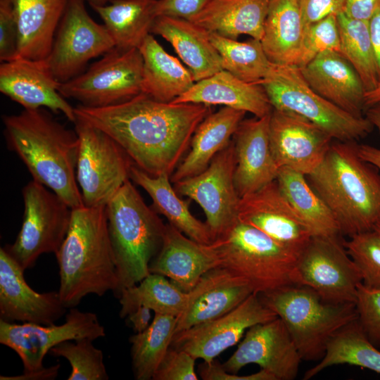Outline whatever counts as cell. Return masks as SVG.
<instances>
[{
  "mask_svg": "<svg viewBox=\"0 0 380 380\" xmlns=\"http://www.w3.org/2000/svg\"><path fill=\"white\" fill-rule=\"evenodd\" d=\"M211 110V106L160 102L144 93L106 107L75 108L76 119L108 134L134 165L151 176L172 175Z\"/></svg>",
  "mask_w": 380,
  "mask_h": 380,
  "instance_id": "obj_1",
  "label": "cell"
},
{
  "mask_svg": "<svg viewBox=\"0 0 380 380\" xmlns=\"http://www.w3.org/2000/svg\"><path fill=\"white\" fill-rule=\"evenodd\" d=\"M343 246L360 272L362 283L380 289V234L374 229L357 233Z\"/></svg>",
  "mask_w": 380,
  "mask_h": 380,
  "instance_id": "obj_42",
  "label": "cell"
},
{
  "mask_svg": "<svg viewBox=\"0 0 380 380\" xmlns=\"http://www.w3.org/2000/svg\"><path fill=\"white\" fill-rule=\"evenodd\" d=\"M151 310L146 306H139L128 315V320L135 333L144 331L151 323Z\"/></svg>",
  "mask_w": 380,
  "mask_h": 380,
  "instance_id": "obj_52",
  "label": "cell"
},
{
  "mask_svg": "<svg viewBox=\"0 0 380 380\" xmlns=\"http://www.w3.org/2000/svg\"><path fill=\"white\" fill-rule=\"evenodd\" d=\"M355 307L361 328L371 343L380 348V289L359 284Z\"/></svg>",
  "mask_w": 380,
  "mask_h": 380,
  "instance_id": "obj_44",
  "label": "cell"
},
{
  "mask_svg": "<svg viewBox=\"0 0 380 380\" xmlns=\"http://www.w3.org/2000/svg\"><path fill=\"white\" fill-rule=\"evenodd\" d=\"M151 33L167 41L189 68L195 82L222 70L221 57L212 43L210 32L185 19L158 16Z\"/></svg>",
  "mask_w": 380,
  "mask_h": 380,
  "instance_id": "obj_28",
  "label": "cell"
},
{
  "mask_svg": "<svg viewBox=\"0 0 380 380\" xmlns=\"http://www.w3.org/2000/svg\"><path fill=\"white\" fill-rule=\"evenodd\" d=\"M209 0H157L156 17L167 16L189 20L199 13Z\"/></svg>",
  "mask_w": 380,
  "mask_h": 380,
  "instance_id": "obj_48",
  "label": "cell"
},
{
  "mask_svg": "<svg viewBox=\"0 0 380 380\" xmlns=\"http://www.w3.org/2000/svg\"><path fill=\"white\" fill-rule=\"evenodd\" d=\"M220 265L211 244L196 242L169 223L160 250L151 262L149 270L170 278L188 293L205 273Z\"/></svg>",
  "mask_w": 380,
  "mask_h": 380,
  "instance_id": "obj_24",
  "label": "cell"
},
{
  "mask_svg": "<svg viewBox=\"0 0 380 380\" xmlns=\"http://www.w3.org/2000/svg\"><path fill=\"white\" fill-rule=\"evenodd\" d=\"M120 317H125L139 306L155 313L178 317L184 310L189 293L170 282L167 277L150 273L137 284L123 289L118 296Z\"/></svg>",
  "mask_w": 380,
  "mask_h": 380,
  "instance_id": "obj_37",
  "label": "cell"
},
{
  "mask_svg": "<svg viewBox=\"0 0 380 380\" xmlns=\"http://www.w3.org/2000/svg\"><path fill=\"white\" fill-rule=\"evenodd\" d=\"M79 137L76 178L84 206H106L130 179L133 162L108 134L76 119Z\"/></svg>",
  "mask_w": 380,
  "mask_h": 380,
  "instance_id": "obj_10",
  "label": "cell"
},
{
  "mask_svg": "<svg viewBox=\"0 0 380 380\" xmlns=\"http://www.w3.org/2000/svg\"><path fill=\"white\" fill-rule=\"evenodd\" d=\"M105 336V328L95 313L82 312L75 307L70 308L65 322L60 325L16 324L0 319V343L18 355L23 372L44 367L45 355L63 341L83 338L94 341Z\"/></svg>",
  "mask_w": 380,
  "mask_h": 380,
  "instance_id": "obj_15",
  "label": "cell"
},
{
  "mask_svg": "<svg viewBox=\"0 0 380 380\" xmlns=\"http://www.w3.org/2000/svg\"><path fill=\"white\" fill-rule=\"evenodd\" d=\"M84 1H87L90 6L91 5H106L107 3H110L113 1L115 0H84Z\"/></svg>",
  "mask_w": 380,
  "mask_h": 380,
  "instance_id": "obj_57",
  "label": "cell"
},
{
  "mask_svg": "<svg viewBox=\"0 0 380 380\" xmlns=\"http://www.w3.org/2000/svg\"><path fill=\"white\" fill-rule=\"evenodd\" d=\"M61 83L44 60L15 58L0 65V91L25 109L48 108L73 123V108L60 93Z\"/></svg>",
  "mask_w": 380,
  "mask_h": 380,
  "instance_id": "obj_20",
  "label": "cell"
},
{
  "mask_svg": "<svg viewBox=\"0 0 380 380\" xmlns=\"http://www.w3.org/2000/svg\"><path fill=\"white\" fill-rule=\"evenodd\" d=\"M115 48L104 25L87 13L84 0H68L45 59L53 77L65 82L81 74L86 64Z\"/></svg>",
  "mask_w": 380,
  "mask_h": 380,
  "instance_id": "obj_13",
  "label": "cell"
},
{
  "mask_svg": "<svg viewBox=\"0 0 380 380\" xmlns=\"http://www.w3.org/2000/svg\"><path fill=\"white\" fill-rule=\"evenodd\" d=\"M176 325V317L155 313L144 331L130 336L132 364L136 379H153L171 346Z\"/></svg>",
  "mask_w": 380,
  "mask_h": 380,
  "instance_id": "obj_38",
  "label": "cell"
},
{
  "mask_svg": "<svg viewBox=\"0 0 380 380\" xmlns=\"http://www.w3.org/2000/svg\"><path fill=\"white\" fill-rule=\"evenodd\" d=\"M365 117L380 134V102L365 108Z\"/></svg>",
  "mask_w": 380,
  "mask_h": 380,
  "instance_id": "obj_55",
  "label": "cell"
},
{
  "mask_svg": "<svg viewBox=\"0 0 380 380\" xmlns=\"http://www.w3.org/2000/svg\"><path fill=\"white\" fill-rule=\"evenodd\" d=\"M301 360L288 329L277 317L250 327L236 351L222 365L227 372L236 374L246 365L257 364L275 380H293Z\"/></svg>",
  "mask_w": 380,
  "mask_h": 380,
  "instance_id": "obj_18",
  "label": "cell"
},
{
  "mask_svg": "<svg viewBox=\"0 0 380 380\" xmlns=\"http://www.w3.org/2000/svg\"><path fill=\"white\" fill-rule=\"evenodd\" d=\"M246 112L224 106L205 117L191 140V149L170 176L174 184L204 171L232 141Z\"/></svg>",
  "mask_w": 380,
  "mask_h": 380,
  "instance_id": "obj_29",
  "label": "cell"
},
{
  "mask_svg": "<svg viewBox=\"0 0 380 380\" xmlns=\"http://www.w3.org/2000/svg\"><path fill=\"white\" fill-rule=\"evenodd\" d=\"M219 52L223 70L249 83H259L270 73L274 63L265 53L261 42L251 39L241 42L210 32Z\"/></svg>",
  "mask_w": 380,
  "mask_h": 380,
  "instance_id": "obj_39",
  "label": "cell"
},
{
  "mask_svg": "<svg viewBox=\"0 0 380 380\" xmlns=\"http://www.w3.org/2000/svg\"><path fill=\"white\" fill-rule=\"evenodd\" d=\"M7 144L32 179L57 194L72 209L84 205L76 178L79 137L46 108L24 109L4 115Z\"/></svg>",
  "mask_w": 380,
  "mask_h": 380,
  "instance_id": "obj_2",
  "label": "cell"
},
{
  "mask_svg": "<svg viewBox=\"0 0 380 380\" xmlns=\"http://www.w3.org/2000/svg\"><path fill=\"white\" fill-rule=\"evenodd\" d=\"M258 295L282 320L306 361L321 360L331 338L357 319L355 303H327L303 285L291 284Z\"/></svg>",
  "mask_w": 380,
  "mask_h": 380,
  "instance_id": "obj_6",
  "label": "cell"
},
{
  "mask_svg": "<svg viewBox=\"0 0 380 380\" xmlns=\"http://www.w3.org/2000/svg\"><path fill=\"white\" fill-rule=\"evenodd\" d=\"M380 102V84L374 89L365 93V107L367 108Z\"/></svg>",
  "mask_w": 380,
  "mask_h": 380,
  "instance_id": "obj_56",
  "label": "cell"
},
{
  "mask_svg": "<svg viewBox=\"0 0 380 380\" xmlns=\"http://www.w3.org/2000/svg\"><path fill=\"white\" fill-rule=\"evenodd\" d=\"M373 229L376 230L380 234V220L376 222Z\"/></svg>",
  "mask_w": 380,
  "mask_h": 380,
  "instance_id": "obj_58",
  "label": "cell"
},
{
  "mask_svg": "<svg viewBox=\"0 0 380 380\" xmlns=\"http://www.w3.org/2000/svg\"><path fill=\"white\" fill-rule=\"evenodd\" d=\"M196 358L170 346L153 375V380H197Z\"/></svg>",
  "mask_w": 380,
  "mask_h": 380,
  "instance_id": "obj_45",
  "label": "cell"
},
{
  "mask_svg": "<svg viewBox=\"0 0 380 380\" xmlns=\"http://www.w3.org/2000/svg\"><path fill=\"white\" fill-rule=\"evenodd\" d=\"M238 219L260 230L298 256L313 236L277 180L240 199Z\"/></svg>",
  "mask_w": 380,
  "mask_h": 380,
  "instance_id": "obj_19",
  "label": "cell"
},
{
  "mask_svg": "<svg viewBox=\"0 0 380 380\" xmlns=\"http://www.w3.org/2000/svg\"><path fill=\"white\" fill-rule=\"evenodd\" d=\"M22 194V227L14 243L4 248L25 271L41 255L58 253L69 229L72 208L33 179L23 187Z\"/></svg>",
  "mask_w": 380,
  "mask_h": 380,
  "instance_id": "obj_9",
  "label": "cell"
},
{
  "mask_svg": "<svg viewBox=\"0 0 380 380\" xmlns=\"http://www.w3.org/2000/svg\"><path fill=\"white\" fill-rule=\"evenodd\" d=\"M171 103L222 105L249 112L257 118L270 115L273 109L261 84L244 82L224 70L196 82Z\"/></svg>",
  "mask_w": 380,
  "mask_h": 380,
  "instance_id": "obj_26",
  "label": "cell"
},
{
  "mask_svg": "<svg viewBox=\"0 0 380 380\" xmlns=\"http://www.w3.org/2000/svg\"><path fill=\"white\" fill-rule=\"evenodd\" d=\"M61 367L60 364H56L49 367H42L41 369L30 372H23L19 376H1V380H53L58 374Z\"/></svg>",
  "mask_w": 380,
  "mask_h": 380,
  "instance_id": "obj_51",
  "label": "cell"
},
{
  "mask_svg": "<svg viewBox=\"0 0 380 380\" xmlns=\"http://www.w3.org/2000/svg\"><path fill=\"white\" fill-rule=\"evenodd\" d=\"M210 244L220 266L246 279L255 293L293 284L298 255L239 219Z\"/></svg>",
  "mask_w": 380,
  "mask_h": 380,
  "instance_id": "obj_7",
  "label": "cell"
},
{
  "mask_svg": "<svg viewBox=\"0 0 380 380\" xmlns=\"http://www.w3.org/2000/svg\"><path fill=\"white\" fill-rule=\"evenodd\" d=\"M129 177L148 193L153 201V209L165 216L170 224L196 242H213L208 224L191 214L189 203L172 188L170 175L151 176L132 163Z\"/></svg>",
  "mask_w": 380,
  "mask_h": 380,
  "instance_id": "obj_33",
  "label": "cell"
},
{
  "mask_svg": "<svg viewBox=\"0 0 380 380\" xmlns=\"http://www.w3.org/2000/svg\"><path fill=\"white\" fill-rule=\"evenodd\" d=\"M68 1L11 0L18 26L16 58H47Z\"/></svg>",
  "mask_w": 380,
  "mask_h": 380,
  "instance_id": "obj_27",
  "label": "cell"
},
{
  "mask_svg": "<svg viewBox=\"0 0 380 380\" xmlns=\"http://www.w3.org/2000/svg\"><path fill=\"white\" fill-rule=\"evenodd\" d=\"M198 371L204 380H275L271 374L262 369L258 372L246 376L231 374L215 360L209 362H204L200 365Z\"/></svg>",
  "mask_w": 380,
  "mask_h": 380,
  "instance_id": "obj_49",
  "label": "cell"
},
{
  "mask_svg": "<svg viewBox=\"0 0 380 380\" xmlns=\"http://www.w3.org/2000/svg\"><path fill=\"white\" fill-rule=\"evenodd\" d=\"M305 30L298 0H272L260 40L269 60L298 67Z\"/></svg>",
  "mask_w": 380,
  "mask_h": 380,
  "instance_id": "obj_31",
  "label": "cell"
},
{
  "mask_svg": "<svg viewBox=\"0 0 380 380\" xmlns=\"http://www.w3.org/2000/svg\"><path fill=\"white\" fill-rule=\"evenodd\" d=\"M345 364L380 374V350L368 339L357 319L345 325L331 338L324 356L318 364L306 371L303 379H310L327 367Z\"/></svg>",
  "mask_w": 380,
  "mask_h": 380,
  "instance_id": "obj_36",
  "label": "cell"
},
{
  "mask_svg": "<svg viewBox=\"0 0 380 380\" xmlns=\"http://www.w3.org/2000/svg\"><path fill=\"white\" fill-rule=\"evenodd\" d=\"M25 270L4 249L0 248V317L43 325L54 324L67 308L58 291L38 293L26 282Z\"/></svg>",
  "mask_w": 380,
  "mask_h": 380,
  "instance_id": "obj_21",
  "label": "cell"
},
{
  "mask_svg": "<svg viewBox=\"0 0 380 380\" xmlns=\"http://www.w3.org/2000/svg\"><path fill=\"white\" fill-rule=\"evenodd\" d=\"M272 0H209L189 21L209 32L236 39L241 34L261 40Z\"/></svg>",
  "mask_w": 380,
  "mask_h": 380,
  "instance_id": "obj_30",
  "label": "cell"
},
{
  "mask_svg": "<svg viewBox=\"0 0 380 380\" xmlns=\"http://www.w3.org/2000/svg\"><path fill=\"white\" fill-rule=\"evenodd\" d=\"M341 38L340 53L360 77L366 92L379 84L369 22L353 19L343 12L337 15Z\"/></svg>",
  "mask_w": 380,
  "mask_h": 380,
  "instance_id": "obj_40",
  "label": "cell"
},
{
  "mask_svg": "<svg viewBox=\"0 0 380 380\" xmlns=\"http://www.w3.org/2000/svg\"><path fill=\"white\" fill-rule=\"evenodd\" d=\"M341 38L337 15H331L305 28L303 48L299 68L325 51L340 53Z\"/></svg>",
  "mask_w": 380,
  "mask_h": 380,
  "instance_id": "obj_43",
  "label": "cell"
},
{
  "mask_svg": "<svg viewBox=\"0 0 380 380\" xmlns=\"http://www.w3.org/2000/svg\"><path fill=\"white\" fill-rule=\"evenodd\" d=\"M188 293L186 306L177 317L175 334L227 313L254 292L243 277L219 266L205 273Z\"/></svg>",
  "mask_w": 380,
  "mask_h": 380,
  "instance_id": "obj_22",
  "label": "cell"
},
{
  "mask_svg": "<svg viewBox=\"0 0 380 380\" xmlns=\"http://www.w3.org/2000/svg\"><path fill=\"white\" fill-rule=\"evenodd\" d=\"M380 6V0H346L343 13L350 18L369 22Z\"/></svg>",
  "mask_w": 380,
  "mask_h": 380,
  "instance_id": "obj_50",
  "label": "cell"
},
{
  "mask_svg": "<svg viewBox=\"0 0 380 380\" xmlns=\"http://www.w3.org/2000/svg\"><path fill=\"white\" fill-rule=\"evenodd\" d=\"M346 0H298L305 28L329 15L342 13Z\"/></svg>",
  "mask_w": 380,
  "mask_h": 380,
  "instance_id": "obj_47",
  "label": "cell"
},
{
  "mask_svg": "<svg viewBox=\"0 0 380 380\" xmlns=\"http://www.w3.org/2000/svg\"><path fill=\"white\" fill-rule=\"evenodd\" d=\"M143 58L139 49L113 48L87 71L61 83L65 98L91 108L122 103L142 93Z\"/></svg>",
  "mask_w": 380,
  "mask_h": 380,
  "instance_id": "obj_11",
  "label": "cell"
},
{
  "mask_svg": "<svg viewBox=\"0 0 380 380\" xmlns=\"http://www.w3.org/2000/svg\"><path fill=\"white\" fill-rule=\"evenodd\" d=\"M277 317L253 293L227 313L176 333L171 346L209 362L236 344L250 327Z\"/></svg>",
  "mask_w": 380,
  "mask_h": 380,
  "instance_id": "obj_16",
  "label": "cell"
},
{
  "mask_svg": "<svg viewBox=\"0 0 380 380\" xmlns=\"http://www.w3.org/2000/svg\"><path fill=\"white\" fill-rule=\"evenodd\" d=\"M18 26L11 0H0V61L16 58Z\"/></svg>",
  "mask_w": 380,
  "mask_h": 380,
  "instance_id": "obj_46",
  "label": "cell"
},
{
  "mask_svg": "<svg viewBox=\"0 0 380 380\" xmlns=\"http://www.w3.org/2000/svg\"><path fill=\"white\" fill-rule=\"evenodd\" d=\"M234 141L218 153L202 172L175 183L176 191L203 209L213 241L238 220L241 198L234 185Z\"/></svg>",
  "mask_w": 380,
  "mask_h": 380,
  "instance_id": "obj_14",
  "label": "cell"
},
{
  "mask_svg": "<svg viewBox=\"0 0 380 380\" xmlns=\"http://www.w3.org/2000/svg\"><path fill=\"white\" fill-rule=\"evenodd\" d=\"M307 179L349 236L374 229L380 220V174L362 159L355 141L332 142Z\"/></svg>",
  "mask_w": 380,
  "mask_h": 380,
  "instance_id": "obj_4",
  "label": "cell"
},
{
  "mask_svg": "<svg viewBox=\"0 0 380 380\" xmlns=\"http://www.w3.org/2000/svg\"><path fill=\"white\" fill-rule=\"evenodd\" d=\"M276 180L295 213L313 236H339L341 233L334 215L305 175L288 167H280Z\"/></svg>",
  "mask_w": 380,
  "mask_h": 380,
  "instance_id": "obj_35",
  "label": "cell"
},
{
  "mask_svg": "<svg viewBox=\"0 0 380 380\" xmlns=\"http://www.w3.org/2000/svg\"><path fill=\"white\" fill-rule=\"evenodd\" d=\"M143 58L142 93L170 103L196 82L189 70L169 54L150 34L139 48Z\"/></svg>",
  "mask_w": 380,
  "mask_h": 380,
  "instance_id": "obj_32",
  "label": "cell"
},
{
  "mask_svg": "<svg viewBox=\"0 0 380 380\" xmlns=\"http://www.w3.org/2000/svg\"><path fill=\"white\" fill-rule=\"evenodd\" d=\"M270 114L243 120L233 136L236 156L234 185L240 198L277 178L279 168L269 138Z\"/></svg>",
  "mask_w": 380,
  "mask_h": 380,
  "instance_id": "obj_23",
  "label": "cell"
},
{
  "mask_svg": "<svg viewBox=\"0 0 380 380\" xmlns=\"http://www.w3.org/2000/svg\"><path fill=\"white\" fill-rule=\"evenodd\" d=\"M108 230L118 286L115 295L139 283L162 246L166 224L128 179L106 205Z\"/></svg>",
  "mask_w": 380,
  "mask_h": 380,
  "instance_id": "obj_5",
  "label": "cell"
},
{
  "mask_svg": "<svg viewBox=\"0 0 380 380\" xmlns=\"http://www.w3.org/2000/svg\"><path fill=\"white\" fill-rule=\"evenodd\" d=\"M157 0H115L109 4L91 5L103 22L115 47L139 49L151 34L156 18Z\"/></svg>",
  "mask_w": 380,
  "mask_h": 380,
  "instance_id": "obj_34",
  "label": "cell"
},
{
  "mask_svg": "<svg viewBox=\"0 0 380 380\" xmlns=\"http://www.w3.org/2000/svg\"><path fill=\"white\" fill-rule=\"evenodd\" d=\"M274 109L291 112L315 124L334 139L355 141L374 128L365 116H354L316 93L296 65L274 63L259 83Z\"/></svg>",
  "mask_w": 380,
  "mask_h": 380,
  "instance_id": "obj_8",
  "label": "cell"
},
{
  "mask_svg": "<svg viewBox=\"0 0 380 380\" xmlns=\"http://www.w3.org/2000/svg\"><path fill=\"white\" fill-rule=\"evenodd\" d=\"M89 338L65 341L52 348L49 354L66 359L71 372L68 380H108L101 350L96 348Z\"/></svg>",
  "mask_w": 380,
  "mask_h": 380,
  "instance_id": "obj_41",
  "label": "cell"
},
{
  "mask_svg": "<svg viewBox=\"0 0 380 380\" xmlns=\"http://www.w3.org/2000/svg\"><path fill=\"white\" fill-rule=\"evenodd\" d=\"M269 138L277 167H288L305 176L320 165L334 139L305 118L274 108Z\"/></svg>",
  "mask_w": 380,
  "mask_h": 380,
  "instance_id": "obj_17",
  "label": "cell"
},
{
  "mask_svg": "<svg viewBox=\"0 0 380 380\" xmlns=\"http://www.w3.org/2000/svg\"><path fill=\"white\" fill-rule=\"evenodd\" d=\"M300 69L316 93L346 112L363 117L366 90L357 72L339 52L321 53Z\"/></svg>",
  "mask_w": 380,
  "mask_h": 380,
  "instance_id": "obj_25",
  "label": "cell"
},
{
  "mask_svg": "<svg viewBox=\"0 0 380 380\" xmlns=\"http://www.w3.org/2000/svg\"><path fill=\"white\" fill-rule=\"evenodd\" d=\"M359 156L380 170V149L367 144H357Z\"/></svg>",
  "mask_w": 380,
  "mask_h": 380,
  "instance_id": "obj_54",
  "label": "cell"
},
{
  "mask_svg": "<svg viewBox=\"0 0 380 380\" xmlns=\"http://www.w3.org/2000/svg\"><path fill=\"white\" fill-rule=\"evenodd\" d=\"M292 281L327 303H355L362 277L339 236H313L298 258Z\"/></svg>",
  "mask_w": 380,
  "mask_h": 380,
  "instance_id": "obj_12",
  "label": "cell"
},
{
  "mask_svg": "<svg viewBox=\"0 0 380 380\" xmlns=\"http://www.w3.org/2000/svg\"><path fill=\"white\" fill-rule=\"evenodd\" d=\"M58 293L67 308L87 295L102 296L118 289L116 266L108 230L106 205L72 209L66 236L56 254Z\"/></svg>",
  "mask_w": 380,
  "mask_h": 380,
  "instance_id": "obj_3",
  "label": "cell"
},
{
  "mask_svg": "<svg viewBox=\"0 0 380 380\" xmlns=\"http://www.w3.org/2000/svg\"><path fill=\"white\" fill-rule=\"evenodd\" d=\"M369 27L380 84V6L369 21Z\"/></svg>",
  "mask_w": 380,
  "mask_h": 380,
  "instance_id": "obj_53",
  "label": "cell"
}]
</instances>
